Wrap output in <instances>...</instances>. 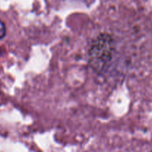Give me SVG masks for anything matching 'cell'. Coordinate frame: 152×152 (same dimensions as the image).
<instances>
[{"instance_id":"6da1fadb","label":"cell","mask_w":152,"mask_h":152,"mask_svg":"<svg viewBox=\"0 0 152 152\" xmlns=\"http://www.w3.org/2000/svg\"><path fill=\"white\" fill-rule=\"evenodd\" d=\"M114 50V41L111 35L103 33L91 45L88 52V62L91 68L98 74L110 67Z\"/></svg>"},{"instance_id":"7a4b0ae2","label":"cell","mask_w":152,"mask_h":152,"mask_svg":"<svg viewBox=\"0 0 152 152\" xmlns=\"http://www.w3.org/2000/svg\"><path fill=\"white\" fill-rule=\"evenodd\" d=\"M6 35V27L4 22L0 19V40L2 39Z\"/></svg>"}]
</instances>
